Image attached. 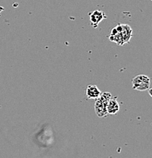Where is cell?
<instances>
[{
    "instance_id": "cell-10",
    "label": "cell",
    "mask_w": 152,
    "mask_h": 158,
    "mask_svg": "<svg viewBox=\"0 0 152 158\" xmlns=\"http://www.w3.org/2000/svg\"><path fill=\"white\" fill-rule=\"evenodd\" d=\"M151 1H152V0H151Z\"/></svg>"
},
{
    "instance_id": "cell-8",
    "label": "cell",
    "mask_w": 152,
    "mask_h": 158,
    "mask_svg": "<svg viewBox=\"0 0 152 158\" xmlns=\"http://www.w3.org/2000/svg\"><path fill=\"white\" fill-rule=\"evenodd\" d=\"M148 94H149L150 96L152 98V88H149L148 89Z\"/></svg>"
},
{
    "instance_id": "cell-7",
    "label": "cell",
    "mask_w": 152,
    "mask_h": 158,
    "mask_svg": "<svg viewBox=\"0 0 152 158\" xmlns=\"http://www.w3.org/2000/svg\"><path fill=\"white\" fill-rule=\"evenodd\" d=\"M109 40L111 41H112V42L117 44L119 46L124 45V43L123 40L121 35H120L119 31H117V29L115 27L114 28H112L111 31V34L109 35Z\"/></svg>"
},
{
    "instance_id": "cell-5",
    "label": "cell",
    "mask_w": 152,
    "mask_h": 158,
    "mask_svg": "<svg viewBox=\"0 0 152 158\" xmlns=\"http://www.w3.org/2000/svg\"><path fill=\"white\" fill-rule=\"evenodd\" d=\"M120 110V104L117 102V97H114L110 99L107 105V114L116 115Z\"/></svg>"
},
{
    "instance_id": "cell-1",
    "label": "cell",
    "mask_w": 152,
    "mask_h": 158,
    "mask_svg": "<svg viewBox=\"0 0 152 158\" xmlns=\"http://www.w3.org/2000/svg\"><path fill=\"white\" fill-rule=\"evenodd\" d=\"M111 97V94L109 92H101L100 97L95 100V111L99 117H105L108 115L107 112V105Z\"/></svg>"
},
{
    "instance_id": "cell-2",
    "label": "cell",
    "mask_w": 152,
    "mask_h": 158,
    "mask_svg": "<svg viewBox=\"0 0 152 158\" xmlns=\"http://www.w3.org/2000/svg\"><path fill=\"white\" fill-rule=\"evenodd\" d=\"M132 88L138 91H145L150 88L151 79L145 75H138L132 78Z\"/></svg>"
},
{
    "instance_id": "cell-3",
    "label": "cell",
    "mask_w": 152,
    "mask_h": 158,
    "mask_svg": "<svg viewBox=\"0 0 152 158\" xmlns=\"http://www.w3.org/2000/svg\"><path fill=\"white\" fill-rule=\"evenodd\" d=\"M115 27L121 35L124 44H128L132 37V29L131 27L127 24H118Z\"/></svg>"
},
{
    "instance_id": "cell-9",
    "label": "cell",
    "mask_w": 152,
    "mask_h": 158,
    "mask_svg": "<svg viewBox=\"0 0 152 158\" xmlns=\"http://www.w3.org/2000/svg\"><path fill=\"white\" fill-rule=\"evenodd\" d=\"M0 9H2L3 10L4 9H3V8H2V7H0Z\"/></svg>"
},
{
    "instance_id": "cell-4",
    "label": "cell",
    "mask_w": 152,
    "mask_h": 158,
    "mask_svg": "<svg viewBox=\"0 0 152 158\" xmlns=\"http://www.w3.org/2000/svg\"><path fill=\"white\" fill-rule=\"evenodd\" d=\"M89 15L90 23L93 27H98L99 23L101 21L107 19L106 15L102 11H100V10H95V11L89 13Z\"/></svg>"
},
{
    "instance_id": "cell-6",
    "label": "cell",
    "mask_w": 152,
    "mask_h": 158,
    "mask_svg": "<svg viewBox=\"0 0 152 158\" xmlns=\"http://www.w3.org/2000/svg\"><path fill=\"white\" fill-rule=\"evenodd\" d=\"M101 91L99 90L96 85H89L86 88V96L89 99H95L96 100L100 97Z\"/></svg>"
}]
</instances>
